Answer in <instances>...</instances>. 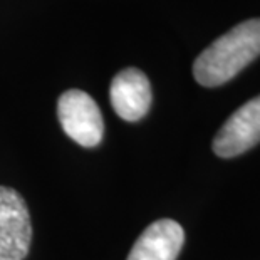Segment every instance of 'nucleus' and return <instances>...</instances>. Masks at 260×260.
Here are the masks:
<instances>
[{
    "instance_id": "nucleus-5",
    "label": "nucleus",
    "mask_w": 260,
    "mask_h": 260,
    "mask_svg": "<svg viewBox=\"0 0 260 260\" xmlns=\"http://www.w3.org/2000/svg\"><path fill=\"white\" fill-rule=\"evenodd\" d=\"M109 98L121 119L135 123L145 118L151 106V84L145 73L136 68L119 71L109 87Z\"/></svg>"
},
{
    "instance_id": "nucleus-2",
    "label": "nucleus",
    "mask_w": 260,
    "mask_h": 260,
    "mask_svg": "<svg viewBox=\"0 0 260 260\" xmlns=\"http://www.w3.org/2000/svg\"><path fill=\"white\" fill-rule=\"evenodd\" d=\"M57 118L64 133L84 148L98 146L104 135V121L96 101L84 91L69 89L57 101Z\"/></svg>"
},
{
    "instance_id": "nucleus-4",
    "label": "nucleus",
    "mask_w": 260,
    "mask_h": 260,
    "mask_svg": "<svg viewBox=\"0 0 260 260\" xmlns=\"http://www.w3.org/2000/svg\"><path fill=\"white\" fill-rule=\"evenodd\" d=\"M260 143V96L247 101L225 121L213 138V151L220 158H235Z\"/></svg>"
},
{
    "instance_id": "nucleus-3",
    "label": "nucleus",
    "mask_w": 260,
    "mask_h": 260,
    "mask_svg": "<svg viewBox=\"0 0 260 260\" xmlns=\"http://www.w3.org/2000/svg\"><path fill=\"white\" fill-rule=\"evenodd\" d=\"M32 242L27 203L19 191L0 186V260H25Z\"/></svg>"
},
{
    "instance_id": "nucleus-6",
    "label": "nucleus",
    "mask_w": 260,
    "mask_h": 260,
    "mask_svg": "<svg viewBox=\"0 0 260 260\" xmlns=\"http://www.w3.org/2000/svg\"><path fill=\"white\" fill-rule=\"evenodd\" d=\"M185 232L175 220L153 222L133 245L128 260H176L183 247Z\"/></svg>"
},
{
    "instance_id": "nucleus-1",
    "label": "nucleus",
    "mask_w": 260,
    "mask_h": 260,
    "mask_svg": "<svg viewBox=\"0 0 260 260\" xmlns=\"http://www.w3.org/2000/svg\"><path fill=\"white\" fill-rule=\"evenodd\" d=\"M258 56L260 19H248L205 49L193 64V76L205 87L222 86Z\"/></svg>"
}]
</instances>
